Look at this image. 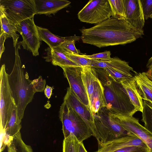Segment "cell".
I'll use <instances>...</instances> for the list:
<instances>
[{
    "mask_svg": "<svg viewBox=\"0 0 152 152\" xmlns=\"http://www.w3.org/2000/svg\"><path fill=\"white\" fill-rule=\"evenodd\" d=\"M96 152H113L118 149L132 146L143 147L149 150L146 145L137 136L133 134L107 143L98 145Z\"/></svg>",
    "mask_w": 152,
    "mask_h": 152,
    "instance_id": "2e32d148",
    "label": "cell"
},
{
    "mask_svg": "<svg viewBox=\"0 0 152 152\" xmlns=\"http://www.w3.org/2000/svg\"><path fill=\"white\" fill-rule=\"evenodd\" d=\"M121 83L126 91L136 111L142 112L143 101L135 80L134 79L125 80Z\"/></svg>",
    "mask_w": 152,
    "mask_h": 152,
    "instance_id": "ac0fdd59",
    "label": "cell"
},
{
    "mask_svg": "<svg viewBox=\"0 0 152 152\" xmlns=\"http://www.w3.org/2000/svg\"><path fill=\"white\" fill-rule=\"evenodd\" d=\"M104 76L99 79L104 87L105 108L111 113L133 116L137 111L121 83L113 81L107 74Z\"/></svg>",
    "mask_w": 152,
    "mask_h": 152,
    "instance_id": "3957f363",
    "label": "cell"
},
{
    "mask_svg": "<svg viewBox=\"0 0 152 152\" xmlns=\"http://www.w3.org/2000/svg\"><path fill=\"white\" fill-rule=\"evenodd\" d=\"M149 150L143 147L132 146L124 148L113 152H148Z\"/></svg>",
    "mask_w": 152,
    "mask_h": 152,
    "instance_id": "d6a6232c",
    "label": "cell"
},
{
    "mask_svg": "<svg viewBox=\"0 0 152 152\" xmlns=\"http://www.w3.org/2000/svg\"><path fill=\"white\" fill-rule=\"evenodd\" d=\"M64 101L70 106L82 118L91 130L93 136L99 142V136L95 125L93 114L90 109L81 102L70 87L67 88Z\"/></svg>",
    "mask_w": 152,
    "mask_h": 152,
    "instance_id": "4fadbf2b",
    "label": "cell"
},
{
    "mask_svg": "<svg viewBox=\"0 0 152 152\" xmlns=\"http://www.w3.org/2000/svg\"><path fill=\"white\" fill-rule=\"evenodd\" d=\"M135 80L142 98L152 104V81L145 72L137 73L133 77Z\"/></svg>",
    "mask_w": 152,
    "mask_h": 152,
    "instance_id": "ffe728a7",
    "label": "cell"
},
{
    "mask_svg": "<svg viewBox=\"0 0 152 152\" xmlns=\"http://www.w3.org/2000/svg\"><path fill=\"white\" fill-rule=\"evenodd\" d=\"M146 67L147 70L145 74L147 77L152 81V56L148 60Z\"/></svg>",
    "mask_w": 152,
    "mask_h": 152,
    "instance_id": "e575fe53",
    "label": "cell"
},
{
    "mask_svg": "<svg viewBox=\"0 0 152 152\" xmlns=\"http://www.w3.org/2000/svg\"><path fill=\"white\" fill-rule=\"evenodd\" d=\"M21 44L19 42L15 48V60L8 80L13 97L17 107L18 115L22 121L25 109L33 98L35 91L31 81L24 73L18 52Z\"/></svg>",
    "mask_w": 152,
    "mask_h": 152,
    "instance_id": "7a4b0ae2",
    "label": "cell"
},
{
    "mask_svg": "<svg viewBox=\"0 0 152 152\" xmlns=\"http://www.w3.org/2000/svg\"><path fill=\"white\" fill-rule=\"evenodd\" d=\"M79 142L76 137L71 134L64 138L63 143V152H78Z\"/></svg>",
    "mask_w": 152,
    "mask_h": 152,
    "instance_id": "484cf974",
    "label": "cell"
},
{
    "mask_svg": "<svg viewBox=\"0 0 152 152\" xmlns=\"http://www.w3.org/2000/svg\"><path fill=\"white\" fill-rule=\"evenodd\" d=\"M94 115L99 137L98 145L106 143L131 134L116 121L105 107Z\"/></svg>",
    "mask_w": 152,
    "mask_h": 152,
    "instance_id": "8992f818",
    "label": "cell"
},
{
    "mask_svg": "<svg viewBox=\"0 0 152 152\" xmlns=\"http://www.w3.org/2000/svg\"><path fill=\"white\" fill-rule=\"evenodd\" d=\"M35 15H54L68 6L71 2L65 0H34Z\"/></svg>",
    "mask_w": 152,
    "mask_h": 152,
    "instance_id": "e0dca14e",
    "label": "cell"
},
{
    "mask_svg": "<svg viewBox=\"0 0 152 152\" xmlns=\"http://www.w3.org/2000/svg\"><path fill=\"white\" fill-rule=\"evenodd\" d=\"M59 117L62 124L64 138L72 134L79 142H82L93 136L91 130L84 120L64 101L60 107Z\"/></svg>",
    "mask_w": 152,
    "mask_h": 152,
    "instance_id": "277c9868",
    "label": "cell"
},
{
    "mask_svg": "<svg viewBox=\"0 0 152 152\" xmlns=\"http://www.w3.org/2000/svg\"><path fill=\"white\" fill-rule=\"evenodd\" d=\"M0 9L16 24L35 15L34 0H0Z\"/></svg>",
    "mask_w": 152,
    "mask_h": 152,
    "instance_id": "30bf717a",
    "label": "cell"
},
{
    "mask_svg": "<svg viewBox=\"0 0 152 152\" xmlns=\"http://www.w3.org/2000/svg\"><path fill=\"white\" fill-rule=\"evenodd\" d=\"M12 142L18 152H33L31 147L23 140L20 132L13 137Z\"/></svg>",
    "mask_w": 152,
    "mask_h": 152,
    "instance_id": "83f0119b",
    "label": "cell"
},
{
    "mask_svg": "<svg viewBox=\"0 0 152 152\" xmlns=\"http://www.w3.org/2000/svg\"><path fill=\"white\" fill-rule=\"evenodd\" d=\"M81 55L83 57L88 59L102 61H108L111 58L110 52L109 51L90 55Z\"/></svg>",
    "mask_w": 152,
    "mask_h": 152,
    "instance_id": "f546056e",
    "label": "cell"
},
{
    "mask_svg": "<svg viewBox=\"0 0 152 152\" xmlns=\"http://www.w3.org/2000/svg\"><path fill=\"white\" fill-rule=\"evenodd\" d=\"M126 20L134 27L143 30L144 18L140 0H124Z\"/></svg>",
    "mask_w": 152,
    "mask_h": 152,
    "instance_id": "9a60e30c",
    "label": "cell"
},
{
    "mask_svg": "<svg viewBox=\"0 0 152 152\" xmlns=\"http://www.w3.org/2000/svg\"><path fill=\"white\" fill-rule=\"evenodd\" d=\"M148 152H151L149 151H148Z\"/></svg>",
    "mask_w": 152,
    "mask_h": 152,
    "instance_id": "74e56055",
    "label": "cell"
},
{
    "mask_svg": "<svg viewBox=\"0 0 152 152\" xmlns=\"http://www.w3.org/2000/svg\"><path fill=\"white\" fill-rule=\"evenodd\" d=\"M81 32L83 42L99 48L131 43L144 34L143 30L134 27L126 20L112 16Z\"/></svg>",
    "mask_w": 152,
    "mask_h": 152,
    "instance_id": "6da1fadb",
    "label": "cell"
},
{
    "mask_svg": "<svg viewBox=\"0 0 152 152\" xmlns=\"http://www.w3.org/2000/svg\"><path fill=\"white\" fill-rule=\"evenodd\" d=\"M78 37H68L67 39L62 43L60 46L64 50L70 53L79 54L78 50L75 46L76 41L79 40Z\"/></svg>",
    "mask_w": 152,
    "mask_h": 152,
    "instance_id": "f1b7e54d",
    "label": "cell"
},
{
    "mask_svg": "<svg viewBox=\"0 0 152 152\" xmlns=\"http://www.w3.org/2000/svg\"><path fill=\"white\" fill-rule=\"evenodd\" d=\"M34 17L24 20L16 25L17 31L23 38L22 41L20 42L21 45L24 49L31 52L33 56H37L39 55L40 40Z\"/></svg>",
    "mask_w": 152,
    "mask_h": 152,
    "instance_id": "8fae6325",
    "label": "cell"
},
{
    "mask_svg": "<svg viewBox=\"0 0 152 152\" xmlns=\"http://www.w3.org/2000/svg\"><path fill=\"white\" fill-rule=\"evenodd\" d=\"M0 10V31L5 33L8 38H12L13 46L15 47L18 43L19 37V35L16 33V24L7 17L2 10Z\"/></svg>",
    "mask_w": 152,
    "mask_h": 152,
    "instance_id": "44dd1931",
    "label": "cell"
},
{
    "mask_svg": "<svg viewBox=\"0 0 152 152\" xmlns=\"http://www.w3.org/2000/svg\"><path fill=\"white\" fill-rule=\"evenodd\" d=\"M61 67L63 70L64 77L68 81L69 87L81 102L91 110L82 78V66H71Z\"/></svg>",
    "mask_w": 152,
    "mask_h": 152,
    "instance_id": "5bb4252c",
    "label": "cell"
},
{
    "mask_svg": "<svg viewBox=\"0 0 152 152\" xmlns=\"http://www.w3.org/2000/svg\"><path fill=\"white\" fill-rule=\"evenodd\" d=\"M0 130L4 132L10 119L12 112L16 105L8 80V74L4 64L0 71Z\"/></svg>",
    "mask_w": 152,
    "mask_h": 152,
    "instance_id": "ba28073f",
    "label": "cell"
},
{
    "mask_svg": "<svg viewBox=\"0 0 152 152\" xmlns=\"http://www.w3.org/2000/svg\"><path fill=\"white\" fill-rule=\"evenodd\" d=\"M142 121L144 127L152 134V104L149 101H143Z\"/></svg>",
    "mask_w": 152,
    "mask_h": 152,
    "instance_id": "d4e9b609",
    "label": "cell"
},
{
    "mask_svg": "<svg viewBox=\"0 0 152 152\" xmlns=\"http://www.w3.org/2000/svg\"><path fill=\"white\" fill-rule=\"evenodd\" d=\"M53 88L47 85L45 88L44 92L46 97L49 99L52 94Z\"/></svg>",
    "mask_w": 152,
    "mask_h": 152,
    "instance_id": "d590c367",
    "label": "cell"
},
{
    "mask_svg": "<svg viewBox=\"0 0 152 152\" xmlns=\"http://www.w3.org/2000/svg\"><path fill=\"white\" fill-rule=\"evenodd\" d=\"M111 115L128 132L137 136L152 152V134L133 116H125L111 113Z\"/></svg>",
    "mask_w": 152,
    "mask_h": 152,
    "instance_id": "7c38bea8",
    "label": "cell"
},
{
    "mask_svg": "<svg viewBox=\"0 0 152 152\" xmlns=\"http://www.w3.org/2000/svg\"><path fill=\"white\" fill-rule=\"evenodd\" d=\"M77 16L81 22L98 24L112 16L108 0H91L79 12Z\"/></svg>",
    "mask_w": 152,
    "mask_h": 152,
    "instance_id": "9c48e42d",
    "label": "cell"
},
{
    "mask_svg": "<svg viewBox=\"0 0 152 152\" xmlns=\"http://www.w3.org/2000/svg\"><path fill=\"white\" fill-rule=\"evenodd\" d=\"M81 74L91 110L93 114H96L106 107L104 87L94 67L82 66Z\"/></svg>",
    "mask_w": 152,
    "mask_h": 152,
    "instance_id": "5b68a950",
    "label": "cell"
},
{
    "mask_svg": "<svg viewBox=\"0 0 152 152\" xmlns=\"http://www.w3.org/2000/svg\"><path fill=\"white\" fill-rule=\"evenodd\" d=\"M31 83L35 92H42L45 88L46 80L40 76L38 78L31 81Z\"/></svg>",
    "mask_w": 152,
    "mask_h": 152,
    "instance_id": "1f68e13d",
    "label": "cell"
},
{
    "mask_svg": "<svg viewBox=\"0 0 152 152\" xmlns=\"http://www.w3.org/2000/svg\"><path fill=\"white\" fill-rule=\"evenodd\" d=\"M21 121L18 116L17 109L15 105L12 110L10 119L7 124L5 132V134L4 141L7 142L12 140L13 137L19 132L21 128Z\"/></svg>",
    "mask_w": 152,
    "mask_h": 152,
    "instance_id": "7402d4cb",
    "label": "cell"
},
{
    "mask_svg": "<svg viewBox=\"0 0 152 152\" xmlns=\"http://www.w3.org/2000/svg\"><path fill=\"white\" fill-rule=\"evenodd\" d=\"M40 40L46 43L50 48L60 45L68 37H61L55 35L48 29L37 26Z\"/></svg>",
    "mask_w": 152,
    "mask_h": 152,
    "instance_id": "603a6c76",
    "label": "cell"
},
{
    "mask_svg": "<svg viewBox=\"0 0 152 152\" xmlns=\"http://www.w3.org/2000/svg\"><path fill=\"white\" fill-rule=\"evenodd\" d=\"M110 4L112 16L118 19L126 20V15L124 0H108Z\"/></svg>",
    "mask_w": 152,
    "mask_h": 152,
    "instance_id": "cb8c5ba5",
    "label": "cell"
},
{
    "mask_svg": "<svg viewBox=\"0 0 152 152\" xmlns=\"http://www.w3.org/2000/svg\"><path fill=\"white\" fill-rule=\"evenodd\" d=\"M63 50L66 56L78 66H91L92 60L84 58L81 55L70 53Z\"/></svg>",
    "mask_w": 152,
    "mask_h": 152,
    "instance_id": "4316f807",
    "label": "cell"
},
{
    "mask_svg": "<svg viewBox=\"0 0 152 152\" xmlns=\"http://www.w3.org/2000/svg\"><path fill=\"white\" fill-rule=\"evenodd\" d=\"M145 20L150 18L152 14V0H140Z\"/></svg>",
    "mask_w": 152,
    "mask_h": 152,
    "instance_id": "4dcf8cb0",
    "label": "cell"
},
{
    "mask_svg": "<svg viewBox=\"0 0 152 152\" xmlns=\"http://www.w3.org/2000/svg\"><path fill=\"white\" fill-rule=\"evenodd\" d=\"M6 34L4 32L0 31V58H1L2 55L4 52L5 48L4 46V42L6 39L8 38Z\"/></svg>",
    "mask_w": 152,
    "mask_h": 152,
    "instance_id": "836d02e7",
    "label": "cell"
},
{
    "mask_svg": "<svg viewBox=\"0 0 152 152\" xmlns=\"http://www.w3.org/2000/svg\"><path fill=\"white\" fill-rule=\"evenodd\" d=\"M91 66L103 69L110 79L119 83L133 79L137 73L128 62L116 57L107 61L92 60Z\"/></svg>",
    "mask_w": 152,
    "mask_h": 152,
    "instance_id": "52a82bcc",
    "label": "cell"
},
{
    "mask_svg": "<svg viewBox=\"0 0 152 152\" xmlns=\"http://www.w3.org/2000/svg\"><path fill=\"white\" fill-rule=\"evenodd\" d=\"M47 50V56L45 58L46 61L51 62L53 65L61 67L78 66L66 56L60 45L54 48H49Z\"/></svg>",
    "mask_w": 152,
    "mask_h": 152,
    "instance_id": "d6986e66",
    "label": "cell"
},
{
    "mask_svg": "<svg viewBox=\"0 0 152 152\" xmlns=\"http://www.w3.org/2000/svg\"><path fill=\"white\" fill-rule=\"evenodd\" d=\"M78 152H88L82 142H79L78 145Z\"/></svg>",
    "mask_w": 152,
    "mask_h": 152,
    "instance_id": "8d00e7d4",
    "label": "cell"
}]
</instances>
